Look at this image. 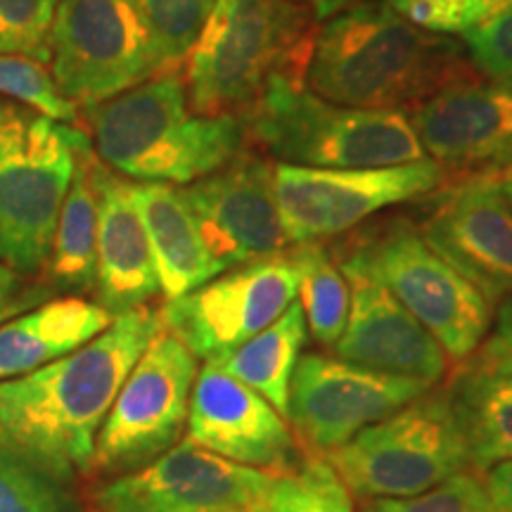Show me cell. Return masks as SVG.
Listing matches in <instances>:
<instances>
[{"instance_id":"5bb4252c","label":"cell","mask_w":512,"mask_h":512,"mask_svg":"<svg viewBox=\"0 0 512 512\" xmlns=\"http://www.w3.org/2000/svg\"><path fill=\"white\" fill-rule=\"evenodd\" d=\"M271 472L238 465L190 439L95 491L102 512L266 510Z\"/></svg>"},{"instance_id":"e575fe53","label":"cell","mask_w":512,"mask_h":512,"mask_svg":"<svg viewBox=\"0 0 512 512\" xmlns=\"http://www.w3.org/2000/svg\"><path fill=\"white\" fill-rule=\"evenodd\" d=\"M472 366L512 377V297L505 299L498 309L496 328L479 344Z\"/></svg>"},{"instance_id":"ba28073f","label":"cell","mask_w":512,"mask_h":512,"mask_svg":"<svg viewBox=\"0 0 512 512\" xmlns=\"http://www.w3.org/2000/svg\"><path fill=\"white\" fill-rule=\"evenodd\" d=\"M328 463L370 501L425 494L470 467L448 392L434 389L330 451Z\"/></svg>"},{"instance_id":"3957f363","label":"cell","mask_w":512,"mask_h":512,"mask_svg":"<svg viewBox=\"0 0 512 512\" xmlns=\"http://www.w3.org/2000/svg\"><path fill=\"white\" fill-rule=\"evenodd\" d=\"M88 119L102 164L143 183H195L245 145V126L233 114L190 110L185 81L171 69L88 107Z\"/></svg>"},{"instance_id":"7a4b0ae2","label":"cell","mask_w":512,"mask_h":512,"mask_svg":"<svg viewBox=\"0 0 512 512\" xmlns=\"http://www.w3.org/2000/svg\"><path fill=\"white\" fill-rule=\"evenodd\" d=\"M460 69L458 43L418 29L389 5L361 0L313 36L306 81L337 105L401 112L463 79Z\"/></svg>"},{"instance_id":"74e56055","label":"cell","mask_w":512,"mask_h":512,"mask_svg":"<svg viewBox=\"0 0 512 512\" xmlns=\"http://www.w3.org/2000/svg\"><path fill=\"white\" fill-rule=\"evenodd\" d=\"M294 3L311 5L313 17H318V19H330V17H335L337 12L347 10L349 5L361 3V0H294Z\"/></svg>"},{"instance_id":"277c9868","label":"cell","mask_w":512,"mask_h":512,"mask_svg":"<svg viewBox=\"0 0 512 512\" xmlns=\"http://www.w3.org/2000/svg\"><path fill=\"white\" fill-rule=\"evenodd\" d=\"M294 0H216L188 50V100L197 114L249 107L275 76H306L313 27Z\"/></svg>"},{"instance_id":"d6986e66","label":"cell","mask_w":512,"mask_h":512,"mask_svg":"<svg viewBox=\"0 0 512 512\" xmlns=\"http://www.w3.org/2000/svg\"><path fill=\"white\" fill-rule=\"evenodd\" d=\"M342 273L351 287V309L347 328L332 347L335 356L354 366L415 377L434 387L446 373V354L437 339L387 287L363 273Z\"/></svg>"},{"instance_id":"4dcf8cb0","label":"cell","mask_w":512,"mask_h":512,"mask_svg":"<svg viewBox=\"0 0 512 512\" xmlns=\"http://www.w3.org/2000/svg\"><path fill=\"white\" fill-rule=\"evenodd\" d=\"M0 512H72L60 482L0 448Z\"/></svg>"},{"instance_id":"603a6c76","label":"cell","mask_w":512,"mask_h":512,"mask_svg":"<svg viewBox=\"0 0 512 512\" xmlns=\"http://www.w3.org/2000/svg\"><path fill=\"white\" fill-rule=\"evenodd\" d=\"M98 157L83 136L53 235L46 280L57 292H91L98 285Z\"/></svg>"},{"instance_id":"484cf974","label":"cell","mask_w":512,"mask_h":512,"mask_svg":"<svg viewBox=\"0 0 512 512\" xmlns=\"http://www.w3.org/2000/svg\"><path fill=\"white\" fill-rule=\"evenodd\" d=\"M302 261L299 278V306L304 311L306 330L323 347H335L337 339L347 328L351 309V287L347 275L342 273L320 242L297 245Z\"/></svg>"},{"instance_id":"d590c367","label":"cell","mask_w":512,"mask_h":512,"mask_svg":"<svg viewBox=\"0 0 512 512\" xmlns=\"http://www.w3.org/2000/svg\"><path fill=\"white\" fill-rule=\"evenodd\" d=\"M41 287H31L27 283V275H22L15 268L0 264V325L8 323L10 318L19 313L34 309L36 302L43 299Z\"/></svg>"},{"instance_id":"d4e9b609","label":"cell","mask_w":512,"mask_h":512,"mask_svg":"<svg viewBox=\"0 0 512 512\" xmlns=\"http://www.w3.org/2000/svg\"><path fill=\"white\" fill-rule=\"evenodd\" d=\"M306 342V320L299 302H292L283 316L247 339L240 347L211 358V366L233 375L256 394L264 396L280 415H287L290 382Z\"/></svg>"},{"instance_id":"f546056e","label":"cell","mask_w":512,"mask_h":512,"mask_svg":"<svg viewBox=\"0 0 512 512\" xmlns=\"http://www.w3.org/2000/svg\"><path fill=\"white\" fill-rule=\"evenodd\" d=\"M57 0H0V55L50 64Z\"/></svg>"},{"instance_id":"8d00e7d4","label":"cell","mask_w":512,"mask_h":512,"mask_svg":"<svg viewBox=\"0 0 512 512\" xmlns=\"http://www.w3.org/2000/svg\"><path fill=\"white\" fill-rule=\"evenodd\" d=\"M482 484L496 512H512V460H501L482 472Z\"/></svg>"},{"instance_id":"cb8c5ba5","label":"cell","mask_w":512,"mask_h":512,"mask_svg":"<svg viewBox=\"0 0 512 512\" xmlns=\"http://www.w3.org/2000/svg\"><path fill=\"white\" fill-rule=\"evenodd\" d=\"M448 399L472 470L512 460V377L470 366L451 384Z\"/></svg>"},{"instance_id":"52a82bcc","label":"cell","mask_w":512,"mask_h":512,"mask_svg":"<svg viewBox=\"0 0 512 512\" xmlns=\"http://www.w3.org/2000/svg\"><path fill=\"white\" fill-rule=\"evenodd\" d=\"M83 136L0 100V264L22 275L43 271Z\"/></svg>"},{"instance_id":"6da1fadb","label":"cell","mask_w":512,"mask_h":512,"mask_svg":"<svg viewBox=\"0 0 512 512\" xmlns=\"http://www.w3.org/2000/svg\"><path fill=\"white\" fill-rule=\"evenodd\" d=\"M159 330V313L138 306L72 354L0 380V448L60 484L91 472L102 422Z\"/></svg>"},{"instance_id":"4316f807","label":"cell","mask_w":512,"mask_h":512,"mask_svg":"<svg viewBox=\"0 0 512 512\" xmlns=\"http://www.w3.org/2000/svg\"><path fill=\"white\" fill-rule=\"evenodd\" d=\"M271 475L268 512H354L351 491L328 460L304 458Z\"/></svg>"},{"instance_id":"1f68e13d","label":"cell","mask_w":512,"mask_h":512,"mask_svg":"<svg viewBox=\"0 0 512 512\" xmlns=\"http://www.w3.org/2000/svg\"><path fill=\"white\" fill-rule=\"evenodd\" d=\"M363 512H496L484 484L470 472H458L430 491L408 498H373Z\"/></svg>"},{"instance_id":"f35d334b","label":"cell","mask_w":512,"mask_h":512,"mask_svg":"<svg viewBox=\"0 0 512 512\" xmlns=\"http://www.w3.org/2000/svg\"><path fill=\"white\" fill-rule=\"evenodd\" d=\"M496 174H498V181H501V185H503L505 197H508V202L512 207V159H508V162L498 166Z\"/></svg>"},{"instance_id":"8992f818","label":"cell","mask_w":512,"mask_h":512,"mask_svg":"<svg viewBox=\"0 0 512 512\" xmlns=\"http://www.w3.org/2000/svg\"><path fill=\"white\" fill-rule=\"evenodd\" d=\"M337 259L342 271L387 287L453 361L470 358L484 342L491 302L408 219L363 230L337 249Z\"/></svg>"},{"instance_id":"4fadbf2b","label":"cell","mask_w":512,"mask_h":512,"mask_svg":"<svg viewBox=\"0 0 512 512\" xmlns=\"http://www.w3.org/2000/svg\"><path fill=\"white\" fill-rule=\"evenodd\" d=\"M430 389L432 384L415 377L377 373L337 356L304 354L292 373L285 418L306 446L328 456Z\"/></svg>"},{"instance_id":"ffe728a7","label":"cell","mask_w":512,"mask_h":512,"mask_svg":"<svg viewBox=\"0 0 512 512\" xmlns=\"http://www.w3.org/2000/svg\"><path fill=\"white\" fill-rule=\"evenodd\" d=\"M98 181V299L112 316L145 306L162 292L150 238L140 219L131 185L105 164Z\"/></svg>"},{"instance_id":"30bf717a","label":"cell","mask_w":512,"mask_h":512,"mask_svg":"<svg viewBox=\"0 0 512 512\" xmlns=\"http://www.w3.org/2000/svg\"><path fill=\"white\" fill-rule=\"evenodd\" d=\"M195 377L197 358L171 332L159 330L102 422L93 467L128 475L174 448L188 425Z\"/></svg>"},{"instance_id":"7402d4cb","label":"cell","mask_w":512,"mask_h":512,"mask_svg":"<svg viewBox=\"0 0 512 512\" xmlns=\"http://www.w3.org/2000/svg\"><path fill=\"white\" fill-rule=\"evenodd\" d=\"M114 316L81 297L34 306L0 325V380L34 373L110 328Z\"/></svg>"},{"instance_id":"83f0119b","label":"cell","mask_w":512,"mask_h":512,"mask_svg":"<svg viewBox=\"0 0 512 512\" xmlns=\"http://www.w3.org/2000/svg\"><path fill=\"white\" fill-rule=\"evenodd\" d=\"M155 38L166 69L181 62L214 10L216 0H131Z\"/></svg>"},{"instance_id":"836d02e7","label":"cell","mask_w":512,"mask_h":512,"mask_svg":"<svg viewBox=\"0 0 512 512\" xmlns=\"http://www.w3.org/2000/svg\"><path fill=\"white\" fill-rule=\"evenodd\" d=\"M465 46L489 79L512 81V0H505L494 15L467 31Z\"/></svg>"},{"instance_id":"9c48e42d","label":"cell","mask_w":512,"mask_h":512,"mask_svg":"<svg viewBox=\"0 0 512 512\" xmlns=\"http://www.w3.org/2000/svg\"><path fill=\"white\" fill-rule=\"evenodd\" d=\"M169 72L131 0H57L50 74L60 93L88 107Z\"/></svg>"},{"instance_id":"d6a6232c","label":"cell","mask_w":512,"mask_h":512,"mask_svg":"<svg viewBox=\"0 0 512 512\" xmlns=\"http://www.w3.org/2000/svg\"><path fill=\"white\" fill-rule=\"evenodd\" d=\"M396 15L430 34H467L505 0H382Z\"/></svg>"},{"instance_id":"5b68a950","label":"cell","mask_w":512,"mask_h":512,"mask_svg":"<svg viewBox=\"0 0 512 512\" xmlns=\"http://www.w3.org/2000/svg\"><path fill=\"white\" fill-rule=\"evenodd\" d=\"M247 128L280 164L311 169H380L427 157L406 114L323 100L302 76L268 81L249 105Z\"/></svg>"},{"instance_id":"8fae6325","label":"cell","mask_w":512,"mask_h":512,"mask_svg":"<svg viewBox=\"0 0 512 512\" xmlns=\"http://www.w3.org/2000/svg\"><path fill=\"white\" fill-rule=\"evenodd\" d=\"M275 200L290 245H306L347 233L377 211L434 192L444 164L420 162L380 169H311L273 166Z\"/></svg>"},{"instance_id":"7c38bea8","label":"cell","mask_w":512,"mask_h":512,"mask_svg":"<svg viewBox=\"0 0 512 512\" xmlns=\"http://www.w3.org/2000/svg\"><path fill=\"white\" fill-rule=\"evenodd\" d=\"M302 261L297 249L238 266L159 311L162 328L195 358H211L240 347L290 309L299 292Z\"/></svg>"},{"instance_id":"ac0fdd59","label":"cell","mask_w":512,"mask_h":512,"mask_svg":"<svg viewBox=\"0 0 512 512\" xmlns=\"http://www.w3.org/2000/svg\"><path fill=\"white\" fill-rule=\"evenodd\" d=\"M408 119L439 164L498 169L512 159V81L458 79L415 105Z\"/></svg>"},{"instance_id":"2e32d148","label":"cell","mask_w":512,"mask_h":512,"mask_svg":"<svg viewBox=\"0 0 512 512\" xmlns=\"http://www.w3.org/2000/svg\"><path fill=\"white\" fill-rule=\"evenodd\" d=\"M422 235L491 304L512 294V207L496 169L439 192Z\"/></svg>"},{"instance_id":"9a60e30c","label":"cell","mask_w":512,"mask_h":512,"mask_svg":"<svg viewBox=\"0 0 512 512\" xmlns=\"http://www.w3.org/2000/svg\"><path fill=\"white\" fill-rule=\"evenodd\" d=\"M183 197L221 273L283 254L290 245L266 159L238 155L223 169L188 183Z\"/></svg>"},{"instance_id":"ab89813d","label":"cell","mask_w":512,"mask_h":512,"mask_svg":"<svg viewBox=\"0 0 512 512\" xmlns=\"http://www.w3.org/2000/svg\"><path fill=\"white\" fill-rule=\"evenodd\" d=\"M240 512H268V510H240Z\"/></svg>"},{"instance_id":"f1b7e54d","label":"cell","mask_w":512,"mask_h":512,"mask_svg":"<svg viewBox=\"0 0 512 512\" xmlns=\"http://www.w3.org/2000/svg\"><path fill=\"white\" fill-rule=\"evenodd\" d=\"M0 95L36 110L46 117L69 124L76 121L79 107L69 102L57 88L46 64L19 55H0Z\"/></svg>"},{"instance_id":"44dd1931","label":"cell","mask_w":512,"mask_h":512,"mask_svg":"<svg viewBox=\"0 0 512 512\" xmlns=\"http://www.w3.org/2000/svg\"><path fill=\"white\" fill-rule=\"evenodd\" d=\"M128 185L150 238L166 302L183 297L221 275L219 264L204 245L183 190L171 183L136 181Z\"/></svg>"},{"instance_id":"e0dca14e","label":"cell","mask_w":512,"mask_h":512,"mask_svg":"<svg viewBox=\"0 0 512 512\" xmlns=\"http://www.w3.org/2000/svg\"><path fill=\"white\" fill-rule=\"evenodd\" d=\"M188 439L216 456L264 472L294 463V432L283 415L247 384L207 363L195 377Z\"/></svg>"}]
</instances>
